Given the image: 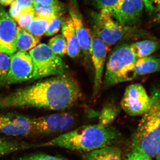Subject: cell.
Listing matches in <instances>:
<instances>
[{
    "mask_svg": "<svg viewBox=\"0 0 160 160\" xmlns=\"http://www.w3.org/2000/svg\"><path fill=\"white\" fill-rule=\"evenodd\" d=\"M81 96L75 79L65 73L0 96V110L16 108H38L65 110Z\"/></svg>",
    "mask_w": 160,
    "mask_h": 160,
    "instance_id": "cell-1",
    "label": "cell"
},
{
    "mask_svg": "<svg viewBox=\"0 0 160 160\" xmlns=\"http://www.w3.org/2000/svg\"><path fill=\"white\" fill-rule=\"evenodd\" d=\"M121 138L120 132L110 126L87 125L67 132L38 146L56 147L88 152L113 145Z\"/></svg>",
    "mask_w": 160,
    "mask_h": 160,
    "instance_id": "cell-2",
    "label": "cell"
},
{
    "mask_svg": "<svg viewBox=\"0 0 160 160\" xmlns=\"http://www.w3.org/2000/svg\"><path fill=\"white\" fill-rule=\"evenodd\" d=\"M148 110L143 115L132 138V150L152 158L155 157L160 142V89L153 90L150 96Z\"/></svg>",
    "mask_w": 160,
    "mask_h": 160,
    "instance_id": "cell-3",
    "label": "cell"
},
{
    "mask_svg": "<svg viewBox=\"0 0 160 160\" xmlns=\"http://www.w3.org/2000/svg\"><path fill=\"white\" fill-rule=\"evenodd\" d=\"M138 58L130 45L120 44L112 49L106 62L104 86L106 88L129 81L130 72Z\"/></svg>",
    "mask_w": 160,
    "mask_h": 160,
    "instance_id": "cell-4",
    "label": "cell"
},
{
    "mask_svg": "<svg viewBox=\"0 0 160 160\" xmlns=\"http://www.w3.org/2000/svg\"><path fill=\"white\" fill-rule=\"evenodd\" d=\"M92 22L93 32L109 47L122 40L144 34L136 27L122 26L113 18L110 12L106 10L92 14Z\"/></svg>",
    "mask_w": 160,
    "mask_h": 160,
    "instance_id": "cell-5",
    "label": "cell"
},
{
    "mask_svg": "<svg viewBox=\"0 0 160 160\" xmlns=\"http://www.w3.org/2000/svg\"><path fill=\"white\" fill-rule=\"evenodd\" d=\"M32 59L33 72L32 80L57 76L66 73L64 61L55 54L48 45L40 43L29 52Z\"/></svg>",
    "mask_w": 160,
    "mask_h": 160,
    "instance_id": "cell-6",
    "label": "cell"
},
{
    "mask_svg": "<svg viewBox=\"0 0 160 160\" xmlns=\"http://www.w3.org/2000/svg\"><path fill=\"white\" fill-rule=\"evenodd\" d=\"M75 122L74 116L66 112L32 118V134H48L65 132L72 128Z\"/></svg>",
    "mask_w": 160,
    "mask_h": 160,
    "instance_id": "cell-7",
    "label": "cell"
},
{
    "mask_svg": "<svg viewBox=\"0 0 160 160\" xmlns=\"http://www.w3.org/2000/svg\"><path fill=\"white\" fill-rule=\"evenodd\" d=\"M150 104V96L144 87L138 83L126 87L121 102L122 109L131 116L143 115L149 109Z\"/></svg>",
    "mask_w": 160,
    "mask_h": 160,
    "instance_id": "cell-8",
    "label": "cell"
},
{
    "mask_svg": "<svg viewBox=\"0 0 160 160\" xmlns=\"http://www.w3.org/2000/svg\"><path fill=\"white\" fill-rule=\"evenodd\" d=\"M144 9L143 0H121L110 13L122 26L136 27L142 18Z\"/></svg>",
    "mask_w": 160,
    "mask_h": 160,
    "instance_id": "cell-9",
    "label": "cell"
},
{
    "mask_svg": "<svg viewBox=\"0 0 160 160\" xmlns=\"http://www.w3.org/2000/svg\"><path fill=\"white\" fill-rule=\"evenodd\" d=\"M33 72V63L29 53L18 51L11 55L6 84H16L32 80Z\"/></svg>",
    "mask_w": 160,
    "mask_h": 160,
    "instance_id": "cell-10",
    "label": "cell"
},
{
    "mask_svg": "<svg viewBox=\"0 0 160 160\" xmlns=\"http://www.w3.org/2000/svg\"><path fill=\"white\" fill-rule=\"evenodd\" d=\"M32 118L13 113H0V134L26 136L32 134Z\"/></svg>",
    "mask_w": 160,
    "mask_h": 160,
    "instance_id": "cell-11",
    "label": "cell"
},
{
    "mask_svg": "<svg viewBox=\"0 0 160 160\" xmlns=\"http://www.w3.org/2000/svg\"><path fill=\"white\" fill-rule=\"evenodd\" d=\"M109 49V46L99 37L98 36L95 32H93L90 46V58L92 59L95 72L93 86L94 95L98 94L102 86L106 56Z\"/></svg>",
    "mask_w": 160,
    "mask_h": 160,
    "instance_id": "cell-12",
    "label": "cell"
},
{
    "mask_svg": "<svg viewBox=\"0 0 160 160\" xmlns=\"http://www.w3.org/2000/svg\"><path fill=\"white\" fill-rule=\"evenodd\" d=\"M16 23L3 7L0 6V51L7 54H14L17 51Z\"/></svg>",
    "mask_w": 160,
    "mask_h": 160,
    "instance_id": "cell-13",
    "label": "cell"
},
{
    "mask_svg": "<svg viewBox=\"0 0 160 160\" xmlns=\"http://www.w3.org/2000/svg\"><path fill=\"white\" fill-rule=\"evenodd\" d=\"M69 13L81 50L85 55V59H88L90 58V49L92 33L87 28L78 12L74 9H71L69 11Z\"/></svg>",
    "mask_w": 160,
    "mask_h": 160,
    "instance_id": "cell-14",
    "label": "cell"
},
{
    "mask_svg": "<svg viewBox=\"0 0 160 160\" xmlns=\"http://www.w3.org/2000/svg\"><path fill=\"white\" fill-rule=\"evenodd\" d=\"M158 71H160V58L149 56L139 58L130 72L129 81Z\"/></svg>",
    "mask_w": 160,
    "mask_h": 160,
    "instance_id": "cell-15",
    "label": "cell"
},
{
    "mask_svg": "<svg viewBox=\"0 0 160 160\" xmlns=\"http://www.w3.org/2000/svg\"><path fill=\"white\" fill-rule=\"evenodd\" d=\"M62 35L66 39L67 44V54L72 58L77 57L79 55L81 49L70 17L63 23Z\"/></svg>",
    "mask_w": 160,
    "mask_h": 160,
    "instance_id": "cell-16",
    "label": "cell"
},
{
    "mask_svg": "<svg viewBox=\"0 0 160 160\" xmlns=\"http://www.w3.org/2000/svg\"><path fill=\"white\" fill-rule=\"evenodd\" d=\"M84 160H122V152L119 147L113 145L86 152Z\"/></svg>",
    "mask_w": 160,
    "mask_h": 160,
    "instance_id": "cell-17",
    "label": "cell"
},
{
    "mask_svg": "<svg viewBox=\"0 0 160 160\" xmlns=\"http://www.w3.org/2000/svg\"><path fill=\"white\" fill-rule=\"evenodd\" d=\"M39 42V38L35 37L25 29L18 26L16 38L17 50L18 51L31 50L37 46Z\"/></svg>",
    "mask_w": 160,
    "mask_h": 160,
    "instance_id": "cell-18",
    "label": "cell"
},
{
    "mask_svg": "<svg viewBox=\"0 0 160 160\" xmlns=\"http://www.w3.org/2000/svg\"><path fill=\"white\" fill-rule=\"evenodd\" d=\"M130 48L137 57L139 58L146 57L156 51L158 43L153 40L138 41L130 45Z\"/></svg>",
    "mask_w": 160,
    "mask_h": 160,
    "instance_id": "cell-19",
    "label": "cell"
},
{
    "mask_svg": "<svg viewBox=\"0 0 160 160\" xmlns=\"http://www.w3.org/2000/svg\"><path fill=\"white\" fill-rule=\"evenodd\" d=\"M55 16L44 17L36 15L27 31L35 37L39 38L42 36L46 33L50 22Z\"/></svg>",
    "mask_w": 160,
    "mask_h": 160,
    "instance_id": "cell-20",
    "label": "cell"
},
{
    "mask_svg": "<svg viewBox=\"0 0 160 160\" xmlns=\"http://www.w3.org/2000/svg\"><path fill=\"white\" fill-rule=\"evenodd\" d=\"M29 144L17 140L0 137V158L22 149L29 148Z\"/></svg>",
    "mask_w": 160,
    "mask_h": 160,
    "instance_id": "cell-21",
    "label": "cell"
},
{
    "mask_svg": "<svg viewBox=\"0 0 160 160\" xmlns=\"http://www.w3.org/2000/svg\"><path fill=\"white\" fill-rule=\"evenodd\" d=\"M119 113L117 107L112 105H108L103 108L100 113L98 124L104 126H108L115 119Z\"/></svg>",
    "mask_w": 160,
    "mask_h": 160,
    "instance_id": "cell-22",
    "label": "cell"
},
{
    "mask_svg": "<svg viewBox=\"0 0 160 160\" xmlns=\"http://www.w3.org/2000/svg\"><path fill=\"white\" fill-rule=\"evenodd\" d=\"M33 8L36 15L44 17H51L57 15L63 14L65 10L64 5L46 6L34 4Z\"/></svg>",
    "mask_w": 160,
    "mask_h": 160,
    "instance_id": "cell-23",
    "label": "cell"
},
{
    "mask_svg": "<svg viewBox=\"0 0 160 160\" xmlns=\"http://www.w3.org/2000/svg\"><path fill=\"white\" fill-rule=\"evenodd\" d=\"M48 46L52 51L58 56H63L67 54V44L62 34L58 35L51 38L49 40Z\"/></svg>",
    "mask_w": 160,
    "mask_h": 160,
    "instance_id": "cell-24",
    "label": "cell"
},
{
    "mask_svg": "<svg viewBox=\"0 0 160 160\" xmlns=\"http://www.w3.org/2000/svg\"><path fill=\"white\" fill-rule=\"evenodd\" d=\"M35 16L33 8H27L22 9L20 14L14 20L17 22L20 27L27 31Z\"/></svg>",
    "mask_w": 160,
    "mask_h": 160,
    "instance_id": "cell-25",
    "label": "cell"
},
{
    "mask_svg": "<svg viewBox=\"0 0 160 160\" xmlns=\"http://www.w3.org/2000/svg\"><path fill=\"white\" fill-rule=\"evenodd\" d=\"M11 55L0 52V86L6 83L10 68Z\"/></svg>",
    "mask_w": 160,
    "mask_h": 160,
    "instance_id": "cell-26",
    "label": "cell"
},
{
    "mask_svg": "<svg viewBox=\"0 0 160 160\" xmlns=\"http://www.w3.org/2000/svg\"><path fill=\"white\" fill-rule=\"evenodd\" d=\"M63 14L57 15L50 22L45 35L47 36H51L57 33L62 27L64 21Z\"/></svg>",
    "mask_w": 160,
    "mask_h": 160,
    "instance_id": "cell-27",
    "label": "cell"
},
{
    "mask_svg": "<svg viewBox=\"0 0 160 160\" xmlns=\"http://www.w3.org/2000/svg\"><path fill=\"white\" fill-rule=\"evenodd\" d=\"M15 160H68L65 158L55 156L42 152L26 155Z\"/></svg>",
    "mask_w": 160,
    "mask_h": 160,
    "instance_id": "cell-28",
    "label": "cell"
},
{
    "mask_svg": "<svg viewBox=\"0 0 160 160\" xmlns=\"http://www.w3.org/2000/svg\"><path fill=\"white\" fill-rule=\"evenodd\" d=\"M121 0H92L95 7L100 10H106L111 12Z\"/></svg>",
    "mask_w": 160,
    "mask_h": 160,
    "instance_id": "cell-29",
    "label": "cell"
},
{
    "mask_svg": "<svg viewBox=\"0 0 160 160\" xmlns=\"http://www.w3.org/2000/svg\"><path fill=\"white\" fill-rule=\"evenodd\" d=\"M124 160H152V158L138 152L132 151L126 155Z\"/></svg>",
    "mask_w": 160,
    "mask_h": 160,
    "instance_id": "cell-30",
    "label": "cell"
},
{
    "mask_svg": "<svg viewBox=\"0 0 160 160\" xmlns=\"http://www.w3.org/2000/svg\"><path fill=\"white\" fill-rule=\"evenodd\" d=\"M144 3V8L147 13L150 15L153 14L155 7L160 0H143Z\"/></svg>",
    "mask_w": 160,
    "mask_h": 160,
    "instance_id": "cell-31",
    "label": "cell"
},
{
    "mask_svg": "<svg viewBox=\"0 0 160 160\" xmlns=\"http://www.w3.org/2000/svg\"><path fill=\"white\" fill-rule=\"evenodd\" d=\"M10 5L11 6L9 9V16L14 20L20 14L22 9L18 5L16 0H14Z\"/></svg>",
    "mask_w": 160,
    "mask_h": 160,
    "instance_id": "cell-32",
    "label": "cell"
},
{
    "mask_svg": "<svg viewBox=\"0 0 160 160\" xmlns=\"http://www.w3.org/2000/svg\"><path fill=\"white\" fill-rule=\"evenodd\" d=\"M34 4H40L43 6H61L64 5L58 0H32Z\"/></svg>",
    "mask_w": 160,
    "mask_h": 160,
    "instance_id": "cell-33",
    "label": "cell"
},
{
    "mask_svg": "<svg viewBox=\"0 0 160 160\" xmlns=\"http://www.w3.org/2000/svg\"><path fill=\"white\" fill-rule=\"evenodd\" d=\"M16 1L22 9L33 8L34 3L32 0H16Z\"/></svg>",
    "mask_w": 160,
    "mask_h": 160,
    "instance_id": "cell-34",
    "label": "cell"
},
{
    "mask_svg": "<svg viewBox=\"0 0 160 160\" xmlns=\"http://www.w3.org/2000/svg\"><path fill=\"white\" fill-rule=\"evenodd\" d=\"M153 14H154V22H160V2L156 5Z\"/></svg>",
    "mask_w": 160,
    "mask_h": 160,
    "instance_id": "cell-35",
    "label": "cell"
},
{
    "mask_svg": "<svg viewBox=\"0 0 160 160\" xmlns=\"http://www.w3.org/2000/svg\"><path fill=\"white\" fill-rule=\"evenodd\" d=\"M14 0H0V4L2 6H7L11 5Z\"/></svg>",
    "mask_w": 160,
    "mask_h": 160,
    "instance_id": "cell-36",
    "label": "cell"
},
{
    "mask_svg": "<svg viewBox=\"0 0 160 160\" xmlns=\"http://www.w3.org/2000/svg\"><path fill=\"white\" fill-rule=\"evenodd\" d=\"M155 157H156L157 160H160V142L157 147Z\"/></svg>",
    "mask_w": 160,
    "mask_h": 160,
    "instance_id": "cell-37",
    "label": "cell"
},
{
    "mask_svg": "<svg viewBox=\"0 0 160 160\" xmlns=\"http://www.w3.org/2000/svg\"><path fill=\"white\" fill-rule=\"evenodd\" d=\"M0 52H1V51H0Z\"/></svg>",
    "mask_w": 160,
    "mask_h": 160,
    "instance_id": "cell-38",
    "label": "cell"
}]
</instances>
